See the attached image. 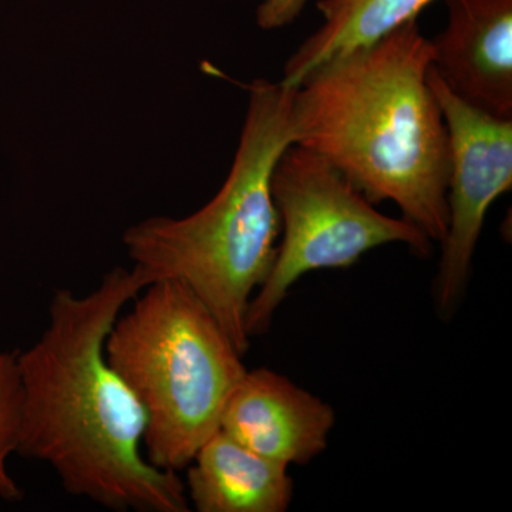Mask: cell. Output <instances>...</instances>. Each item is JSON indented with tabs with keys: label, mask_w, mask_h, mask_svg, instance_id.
<instances>
[{
	"label": "cell",
	"mask_w": 512,
	"mask_h": 512,
	"mask_svg": "<svg viewBox=\"0 0 512 512\" xmlns=\"http://www.w3.org/2000/svg\"><path fill=\"white\" fill-rule=\"evenodd\" d=\"M187 468L185 488L198 512H285L292 503L289 467L221 430L202 444Z\"/></svg>",
	"instance_id": "9c48e42d"
},
{
	"label": "cell",
	"mask_w": 512,
	"mask_h": 512,
	"mask_svg": "<svg viewBox=\"0 0 512 512\" xmlns=\"http://www.w3.org/2000/svg\"><path fill=\"white\" fill-rule=\"evenodd\" d=\"M450 140L447 232L434 286L437 308L450 315L466 291L474 252L491 204L512 187V119H497L457 97L430 66Z\"/></svg>",
	"instance_id": "8992f818"
},
{
	"label": "cell",
	"mask_w": 512,
	"mask_h": 512,
	"mask_svg": "<svg viewBox=\"0 0 512 512\" xmlns=\"http://www.w3.org/2000/svg\"><path fill=\"white\" fill-rule=\"evenodd\" d=\"M446 29L430 40L448 89L497 119H512V0H446Z\"/></svg>",
	"instance_id": "ba28073f"
},
{
	"label": "cell",
	"mask_w": 512,
	"mask_h": 512,
	"mask_svg": "<svg viewBox=\"0 0 512 512\" xmlns=\"http://www.w3.org/2000/svg\"><path fill=\"white\" fill-rule=\"evenodd\" d=\"M308 0H262L256 9L259 28L272 30L284 28L298 18Z\"/></svg>",
	"instance_id": "7c38bea8"
},
{
	"label": "cell",
	"mask_w": 512,
	"mask_h": 512,
	"mask_svg": "<svg viewBox=\"0 0 512 512\" xmlns=\"http://www.w3.org/2000/svg\"><path fill=\"white\" fill-rule=\"evenodd\" d=\"M150 285L116 266L84 296L57 289L40 338L18 352V453L49 464L64 490L113 511L188 512L185 483L141 451L146 412L104 353L121 309Z\"/></svg>",
	"instance_id": "6da1fadb"
},
{
	"label": "cell",
	"mask_w": 512,
	"mask_h": 512,
	"mask_svg": "<svg viewBox=\"0 0 512 512\" xmlns=\"http://www.w3.org/2000/svg\"><path fill=\"white\" fill-rule=\"evenodd\" d=\"M434 0H319L323 23L285 64V86L296 87L313 70L375 45L404 23L419 18Z\"/></svg>",
	"instance_id": "30bf717a"
},
{
	"label": "cell",
	"mask_w": 512,
	"mask_h": 512,
	"mask_svg": "<svg viewBox=\"0 0 512 512\" xmlns=\"http://www.w3.org/2000/svg\"><path fill=\"white\" fill-rule=\"evenodd\" d=\"M247 116L234 163L207 205L185 218L153 217L131 225L123 242L134 268L175 279L212 312L242 356L251 299L271 271L281 235L272 173L292 144L295 87L269 80L248 86Z\"/></svg>",
	"instance_id": "3957f363"
},
{
	"label": "cell",
	"mask_w": 512,
	"mask_h": 512,
	"mask_svg": "<svg viewBox=\"0 0 512 512\" xmlns=\"http://www.w3.org/2000/svg\"><path fill=\"white\" fill-rule=\"evenodd\" d=\"M335 410L271 369L247 370L232 390L220 430L284 466L308 464L328 448Z\"/></svg>",
	"instance_id": "52a82bcc"
},
{
	"label": "cell",
	"mask_w": 512,
	"mask_h": 512,
	"mask_svg": "<svg viewBox=\"0 0 512 512\" xmlns=\"http://www.w3.org/2000/svg\"><path fill=\"white\" fill-rule=\"evenodd\" d=\"M282 239L271 271L249 303V338L268 332L275 312L301 276L319 269L349 268L360 256L387 244H404L429 256L433 241L406 218H392L335 165L309 148L291 144L272 173Z\"/></svg>",
	"instance_id": "5b68a950"
},
{
	"label": "cell",
	"mask_w": 512,
	"mask_h": 512,
	"mask_svg": "<svg viewBox=\"0 0 512 512\" xmlns=\"http://www.w3.org/2000/svg\"><path fill=\"white\" fill-rule=\"evenodd\" d=\"M133 301L111 326L104 353L146 412L148 463L178 473L220 430L225 404L247 367L183 282H153Z\"/></svg>",
	"instance_id": "277c9868"
},
{
	"label": "cell",
	"mask_w": 512,
	"mask_h": 512,
	"mask_svg": "<svg viewBox=\"0 0 512 512\" xmlns=\"http://www.w3.org/2000/svg\"><path fill=\"white\" fill-rule=\"evenodd\" d=\"M20 420L22 386L18 352H0V497L8 501H18L23 497L8 471L9 457L18 453Z\"/></svg>",
	"instance_id": "8fae6325"
},
{
	"label": "cell",
	"mask_w": 512,
	"mask_h": 512,
	"mask_svg": "<svg viewBox=\"0 0 512 512\" xmlns=\"http://www.w3.org/2000/svg\"><path fill=\"white\" fill-rule=\"evenodd\" d=\"M417 19L323 64L293 93L292 144L309 148L373 204L392 201L431 239L447 232L450 140Z\"/></svg>",
	"instance_id": "7a4b0ae2"
}]
</instances>
